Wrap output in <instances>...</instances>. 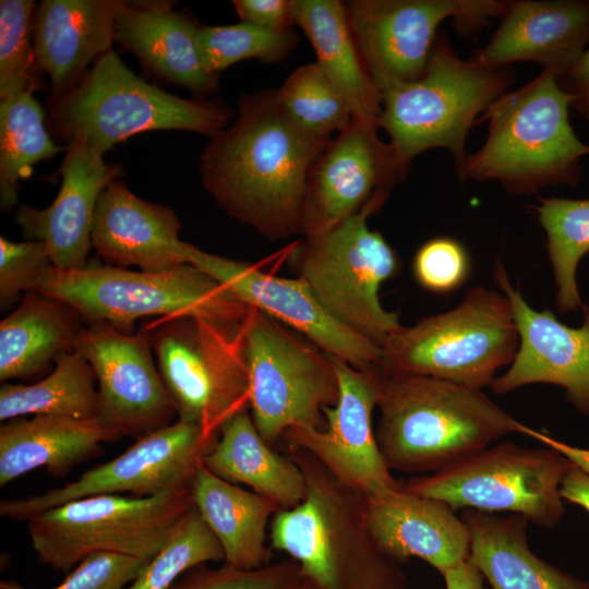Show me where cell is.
<instances>
[{
    "mask_svg": "<svg viewBox=\"0 0 589 589\" xmlns=\"http://www.w3.org/2000/svg\"><path fill=\"white\" fill-rule=\"evenodd\" d=\"M512 67H483L461 59L438 34L424 73L381 92L378 128L389 136L406 175L411 160L432 148H446L456 167L465 159L466 139L488 107L508 92Z\"/></svg>",
    "mask_w": 589,
    "mask_h": 589,
    "instance_id": "cell-5",
    "label": "cell"
},
{
    "mask_svg": "<svg viewBox=\"0 0 589 589\" xmlns=\"http://www.w3.org/2000/svg\"><path fill=\"white\" fill-rule=\"evenodd\" d=\"M216 440L200 425L178 419L136 440L118 457L72 482L26 498L1 501L0 516L27 521L49 508L83 497H148L190 486L195 469Z\"/></svg>",
    "mask_w": 589,
    "mask_h": 589,
    "instance_id": "cell-14",
    "label": "cell"
},
{
    "mask_svg": "<svg viewBox=\"0 0 589 589\" xmlns=\"http://www.w3.org/2000/svg\"><path fill=\"white\" fill-rule=\"evenodd\" d=\"M522 434L528 435L532 438H536L537 441L544 444L546 447L560 453L572 464L578 466L579 468L584 469L586 472L589 473V449L588 448H580V447L572 446L569 444H566L562 441H558L552 437L551 435L546 433L539 432L527 425Z\"/></svg>",
    "mask_w": 589,
    "mask_h": 589,
    "instance_id": "cell-47",
    "label": "cell"
},
{
    "mask_svg": "<svg viewBox=\"0 0 589 589\" xmlns=\"http://www.w3.org/2000/svg\"><path fill=\"white\" fill-rule=\"evenodd\" d=\"M518 346L508 298L473 287L456 308L393 334L382 347V369L482 389L513 362Z\"/></svg>",
    "mask_w": 589,
    "mask_h": 589,
    "instance_id": "cell-8",
    "label": "cell"
},
{
    "mask_svg": "<svg viewBox=\"0 0 589 589\" xmlns=\"http://www.w3.org/2000/svg\"><path fill=\"white\" fill-rule=\"evenodd\" d=\"M53 363V370L34 384L2 383L1 421L28 416L99 417L97 381L89 362L73 350L61 353Z\"/></svg>",
    "mask_w": 589,
    "mask_h": 589,
    "instance_id": "cell-33",
    "label": "cell"
},
{
    "mask_svg": "<svg viewBox=\"0 0 589 589\" xmlns=\"http://www.w3.org/2000/svg\"><path fill=\"white\" fill-rule=\"evenodd\" d=\"M545 231L556 287V306L569 313L581 306L576 271L589 252V199L541 197L532 206Z\"/></svg>",
    "mask_w": 589,
    "mask_h": 589,
    "instance_id": "cell-35",
    "label": "cell"
},
{
    "mask_svg": "<svg viewBox=\"0 0 589 589\" xmlns=\"http://www.w3.org/2000/svg\"><path fill=\"white\" fill-rule=\"evenodd\" d=\"M494 278L510 302L519 346L509 369L494 378L491 389L506 394L528 384L557 385L577 410L589 414V306H580L582 325L569 327L550 310L531 308L512 286L498 260Z\"/></svg>",
    "mask_w": 589,
    "mask_h": 589,
    "instance_id": "cell-19",
    "label": "cell"
},
{
    "mask_svg": "<svg viewBox=\"0 0 589 589\" xmlns=\"http://www.w3.org/2000/svg\"><path fill=\"white\" fill-rule=\"evenodd\" d=\"M83 321L70 304L35 291L0 323V380L29 378L74 350Z\"/></svg>",
    "mask_w": 589,
    "mask_h": 589,
    "instance_id": "cell-30",
    "label": "cell"
},
{
    "mask_svg": "<svg viewBox=\"0 0 589 589\" xmlns=\"http://www.w3.org/2000/svg\"><path fill=\"white\" fill-rule=\"evenodd\" d=\"M74 350L92 365L99 417L120 436L141 438L173 422V402L153 359L148 337L108 324L80 329Z\"/></svg>",
    "mask_w": 589,
    "mask_h": 589,
    "instance_id": "cell-15",
    "label": "cell"
},
{
    "mask_svg": "<svg viewBox=\"0 0 589 589\" xmlns=\"http://www.w3.org/2000/svg\"><path fill=\"white\" fill-rule=\"evenodd\" d=\"M192 506L190 486L148 497L95 495L33 516L27 531L37 558L59 572L98 552L149 561Z\"/></svg>",
    "mask_w": 589,
    "mask_h": 589,
    "instance_id": "cell-10",
    "label": "cell"
},
{
    "mask_svg": "<svg viewBox=\"0 0 589 589\" xmlns=\"http://www.w3.org/2000/svg\"><path fill=\"white\" fill-rule=\"evenodd\" d=\"M378 129L352 120L347 130L328 142L308 178L303 237L333 228L375 193L390 191L405 177L392 146L380 139Z\"/></svg>",
    "mask_w": 589,
    "mask_h": 589,
    "instance_id": "cell-18",
    "label": "cell"
},
{
    "mask_svg": "<svg viewBox=\"0 0 589 589\" xmlns=\"http://www.w3.org/2000/svg\"><path fill=\"white\" fill-rule=\"evenodd\" d=\"M46 111L32 94L0 100V206L8 212L17 204V185L32 175L33 166L67 151L56 145L46 129Z\"/></svg>",
    "mask_w": 589,
    "mask_h": 589,
    "instance_id": "cell-34",
    "label": "cell"
},
{
    "mask_svg": "<svg viewBox=\"0 0 589 589\" xmlns=\"http://www.w3.org/2000/svg\"><path fill=\"white\" fill-rule=\"evenodd\" d=\"M169 1H127L116 27L117 41L158 77L205 98L218 91V76L202 65L196 38L200 24L171 9Z\"/></svg>",
    "mask_w": 589,
    "mask_h": 589,
    "instance_id": "cell-25",
    "label": "cell"
},
{
    "mask_svg": "<svg viewBox=\"0 0 589 589\" xmlns=\"http://www.w3.org/2000/svg\"><path fill=\"white\" fill-rule=\"evenodd\" d=\"M243 323L180 315L142 326L178 419L212 435L249 405Z\"/></svg>",
    "mask_w": 589,
    "mask_h": 589,
    "instance_id": "cell-9",
    "label": "cell"
},
{
    "mask_svg": "<svg viewBox=\"0 0 589 589\" xmlns=\"http://www.w3.org/2000/svg\"><path fill=\"white\" fill-rule=\"evenodd\" d=\"M296 589H322L311 580L304 578Z\"/></svg>",
    "mask_w": 589,
    "mask_h": 589,
    "instance_id": "cell-49",
    "label": "cell"
},
{
    "mask_svg": "<svg viewBox=\"0 0 589 589\" xmlns=\"http://www.w3.org/2000/svg\"><path fill=\"white\" fill-rule=\"evenodd\" d=\"M233 111L206 98H182L133 73L111 49L70 89L51 95L46 125L58 140L99 155L146 131L184 130L214 136Z\"/></svg>",
    "mask_w": 589,
    "mask_h": 589,
    "instance_id": "cell-4",
    "label": "cell"
},
{
    "mask_svg": "<svg viewBox=\"0 0 589 589\" xmlns=\"http://www.w3.org/2000/svg\"><path fill=\"white\" fill-rule=\"evenodd\" d=\"M73 306L84 324L131 332L136 320L191 315L241 323L250 308L192 264L164 272L115 266L48 268L33 290Z\"/></svg>",
    "mask_w": 589,
    "mask_h": 589,
    "instance_id": "cell-7",
    "label": "cell"
},
{
    "mask_svg": "<svg viewBox=\"0 0 589 589\" xmlns=\"http://www.w3.org/2000/svg\"><path fill=\"white\" fill-rule=\"evenodd\" d=\"M390 191L375 193L357 213L293 247L292 264L322 308L339 324L383 347L401 328L398 313L386 311L380 288L399 268L394 249L368 219Z\"/></svg>",
    "mask_w": 589,
    "mask_h": 589,
    "instance_id": "cell-6",
    "label": "cell"
},
{
    "mask_svg": "<svg viewBox=\"0 0 589 589\" xmlns=\"http://www.w3.org/2000/svg\"><path fill=\"white\" fill-rule=\"evenodd\" d=\"M560 494L563 500L577 504L589 513V473L569 461L561 482Z\"/></svg>",
    "mask_w": 589,
    "mask_h": 589,
    "instance_id": "cell-46",
    "label": "cell"
},
{
    "mask_svg": "<svg viewBox=\"0 0 589 589\" xmlns=\"http://www.w3.org/2000/svg\"><path fill=\"white\" fill-rule=\"evenodd\" d=\"M447 589H484L482 574L466 560L443 574Z\"/></svg>",
    "mask_w": 589,
    "mask_h": 589,
    "instance_id": "cell-48",
    "label": "cell"
},
{
    "mask_svg": "<svg viewBox=\"0 0 589 589\" xmlns=\"http://www.w3.org/2000/svg\"><path fill=\"white\" fill-rule=\"evenodd\" d=\"M124 0H43L32 16L36 60L51 95L74 86L87 67L112 49Z\"/></svg>",
    "mask_w": 589,
    "mask_h": 589,
    "instance_id": "cell-24",
    "label": "cell"
},
{
    "mask_svg": "<svg viewBox=\"0 0 589 589\" xmlns=\"http://www.w3.org/2000/svg\"><path fill=\"white\" fill-rule=\"evenodd\" d=\"M67 146L58 169L61 185L53 202L41 209L22 204L14 220L26 239L45 243L53 267L81 269L87 266L98 199L123 170L82 144Z\"/></svg>",
    "mask_w": 589,
    "mask_h": 589,
    "instance_id": "cell-20",
    "label": "cell"
},
{
    "mask_svg": "<svg viewBox=\"0 0 589 589\" xmlns=\"http://www.w3.org/2000/svg\"><path fill=\"white\" fill-rule=\"evenodd\" d=\"M233 8L243 22L284 31L293 24V0H233Z\"/></svg>",
    "mask_w": 589,
    "mask_h": 589,
    "instance_id": "cell-44",
    "label": "cell"
},
{
    "mask_svg": "<svg viewBox=\"0 0 589 589\" xmlns=\"http://www.w3.org/2000/svg\"><path fill=\"white\" fill-rule=\"evenodd\" d=\"M293 24L316 55V64L347 103L353 120L378 127L382 96L368 73L352 36L345 3L293 0Z\"/></svg>",
    "mask_w": 589,
    "mask_h": 589,
    "instance_id": "cell-27",
    "label": "cell"
},
{
    "mask_svg": "<svg viewBox=\"0 0 589 589\" xmlns=\"http://www.w3.org/2000/svg\"><path fill=\"white\" fill-rule=\"evenodd\" d=\"M252 420L268 443L296 429H322L338 397L333 357L308 338L251 309L243 323Z\"/></svg>",
    "mask_w": 589,
    "mask_h": 589,
    "instance_id": "cell-11",
    "label": "cell"
},
{
    "mask_svg": "<svg viewBox=\"0 0 589 589\" xmlns=\"http://www.w3.org/2000/svg\"><path fill=\"white\" fill-rule=\"evenodd\" d=\"M364 528L393 560L419 557L442 575L468 560L469 529L442 501L398 488L364 496Z\"/></svg>",
    "mask_w": 589,
    "mask_h": 589,
    "instance_id": "cell-23",
    "label": "cell"
},
{
    "mask_svg": "<svg viewBox=\"0 0 589 589\" xmlns=\"http://www.w3.org/2000/svg\"><path fill=\"white\" fill-rule=\"evenodd\" d=\"M120 434L100 417L32 416L0 426V486L37 468L64 477Z\"/></svg>",
    "mask_w": 589,
    "mask_h": 589,
    "instance_id": "cell-26",
    "label": "cell"
},
{
    "mask_svg": "<svg viewBox=\"0 0 589 589\" xmlns=\"http://www.w3.org/2000/svg\"><path fill=\"white\" fill-rule=\"evenodd\" d=\"M218 561H225L224 550L193 505L127 589H172L181 575Z\"/></svg>",
    "mask_w": 589,
    "mask_h": 589,
    "instance_id": "cell-37",
    "label": "cell"
},
{
    "mask_svg": "<svg viewBox=\"0 0 589 589\" xmlns=\"http://www.w3.org/2000/svg\"><path fill=\"white\" fill-rule=\"evenodd\" d=\"M345 3L348 23L364 67L380 93L419 79L438 36L452 19L457 32L472 35L500 19L507 1L352 0Z\"/></svg>",
    "mask_w": 589,
    "mask_h": 589,
    "instance_id": "cell-13",
    "label": "cell"
},
{
    "mask_svg": "<svg viewBox=\"0 0 589 589\" xmlns=\"http://www.w3.org/2000/svg\"><path fill=\"white\" fill-rule=\"evenodd\" d=\"M558 83L572 96L570 107L589 122V46Z\"/></svg>",
    "mask_w": 589,
    "mask_h": 589,
    "instance_id": "cell-45",
    "label": "cell"
},
{
    "mask_svg": "<svg viewBox=\"0 0 589 589\" xmlns=\"http://www.w3.org/2000/svg\"><path fill=\"white\" fill-rule=\"evenodd\" d=\"M33 0L0 1V100L44 85L32 38Z\"/></svg>",
    "mask_w": 589,
    "mask_h": 589,
    "instance_id": "cell-39",
    "label": "cell"
},
{
    "mask_svg": "<svg viewBox=\"0 0 589 589\" xmlns=\"http://www.w3.org/2000/svg\"><path fill=\"white\" fill-rule=\"evenodd\" d=\"M194 507L219 541L225 564L241 569L264 566L265 531L278 506L269 498L228 482L202 462L191 480Z\"/></svg>",
    "mask_w": 589,
    "mask_h": 589,
    "instance_id": "cell-29",
    "label": "cell"
},
{
    "mask_svg": "<svg viewBox=\"0 0 589 589\" xmlns=\"http://www.w3.org/2000/svg\"><path fill=\"white\" fill-rule=\"evenodd\" d=\"M148 561L98 552L81 561L65 579L49 589H127ZM0 589H32L15 580H1Z\"/></svg>",
    "mask_w": 589,
    "mask_h": 589,
    "instance_id": "cell-43",
    "label": "cell"
},
{
    "mask_svg": "<svg viewBox=\"0 0 589 589\" xmlns=\"http://www.w3.org/2000/svg\"><path fill=\"white\" fill-rule=\"evenodd\" d=\"M462 519L470 534L468 560L493 589H589V584L532 553L521 515L500 517L471 509Z\"/></svg>",
    "mask_w": 589,
    "mask_h": 589,
    "instance_id": "cell-28",
    "label": "cell"
},
{
    "mask_svg": "<svg viewBox=\"0 0 589 589\" xmlns=\"http://www.w3.org/2000/svg\"><path fill=\"white\" fill-rule=\"evenodd\" d=\"M568 465L549 447L503 442L402 488L442 501L454 510H507L551 528L565 513L560 486Z\"/></svg>",
    "mask_w": 589,
    "mask_h": 589,
    "instance_id": "cell-12",
    "label": "cell"
},
{
    "mask_svg": "<svg viewBox=\"0 0 589 589\" xmlns=\"http://www.w3.org/2000/svg\"><path fill=\"white\" fill-rule=\"evenodd\" d=\"M570 101L557 75L544 70L500 96L479 119V123L488 122V136L456 167L459 179L494 180L515 194L557 184L576 185L589 144L581 142L572 128Z\"/></svg>",
    "mask_w": 589,
    "mask_h": 589,
    "instance_id": "cell-3",
    "label": "cell"
},
{
    "mask_svg": "<svg viewBox=\"0 0 589 589\" xmlns=\"http://www.w3.org/2000/svg\"><path fill=\"white\" fill-rule=\"evenodd\" d=\"M52 266L45 243L36 240L13 242L0 237V304L8 308L33 291Z\"/></svg>",
    "mask_w": 589,
    "mask_h": 589,
    "instance_id": "cell-41",
    "label": "cell"
},
{
    "mask_svg": "<svg viewBox=\"0 0 589 589\" xmlns=\"http://www.w3.org/2000/svg\"><path fill=\"white\" fill-rule=\"evenodd\" d=\"M308 481L303 501L275 514L272 544L300 565L304 578L322 589H338L341 565L363 544L354 550L347 541H341L336 504L326 491Z\"/></svg>",
    "mask_w": 589,
    "mask_h": 589,
    "instance_id": "cell-32",
    "label": "cell"
},
{
    "mask_svg": "<svg viewBox=\"0 0 589 589\" xmlns=\"http://www.w3.org/2000/svg\"><path fill=\"white\" fill-rule=\"evenodd\" d=\"M589 46V1H507L500 25L470 61L483 67L537 62L560 77Z\"/></svg>",
    "mask_w": 589,
    "mask_h": 589,
    "instance_id": "cell-22",
    "label": "cell"
},
{
    "mask_svg": "<svg viewBox=\"0 0 589 589\" xmlns=\"http://www.w3.org/2000/svg\"><path fill=\"white\" fill-rule=\"evenodd\" d=\"M205 453L202 464L217 477L243 483L283 509L303 501L309 481L291 461L274 453L247 410L233 416Z\"/></svg>",
    "mask_w": 589,
    "mask_h": 589,
    "instance_id": "cell-31",
    "label": "cell"
},
{
    "mask_svg": "<svg viewBox=\"0 0 589 589\" xmlns=\"http://www.w3.org/2000/svg\"><path fill=\"white\" fill-rule=\"evenodd\" d=\"M298 40L291 28L274 31L241 21L226 26L200 25L196 45L204 69L219 75L223 70L247 59L284 61Z\"/></svg>",
    "mask_w": 589,
    "mask_h": 589,
    "instance_id": "cell-38",
    "label": "cell"
},
{
    "mask_svg": "<svg viewBox=\"0 0 589 589\" xmlns=\"http://www.w3.org/2000/svg\"><path fill=\"white\" fill-rule=\"evenodd\" d=\"M330 140L300 129L277 89L243 94L238 116L200 158L205 190L232 218L269 240L301 233L310 171Z\"/></svg>",
    "mask_w": 589,
    "mask_h": 589,
    "instance_id": "cell-1",
    "label": "cell"
},
{
    "mask_svg": "<svg viewBox=\"0 0 589 589\" xmlns=\"http://www.w3.org/2000/svg\"><path fill=\"white\" fill-rule=\"evenodd\" d=\"M190 264L240 301L301 334L327 354L357 370L382 369V348L335 321L300 278H281L191 245Z\"/></svg>",
    "mask_w": 589,
    "mask_h": 589,
    "instance_id": "cell-16",
    "label": "cell"
},
{
    "mask_svg": "<svg viewBox=\"0 0 589 589\" xmlns=\"http://www.w3.org/2000/svg\"><path fill=\"white\" fill-rule=\"evenodd\" d=\"M304 579L297 562H281L255 569L228 564L218 568H193L172 589H296Z\"/></svg>",
    "mask_w": 589,
    "mask_h": 589,
    "instance_id": "cell-40",
    "label": "cell"
},
{
    "mask_svg": "<svg viewBox=\"0 0 589 589\" xmlns=\"http://www.w3.org/2000/svg\"><path fill=\"white\" fill-rule=\"evenodd\" d=\"M337 401L323 411L325 428L287 432L313 453L345 485L363 496L400 488L389 472L372 429L383 370L365 372L333 358Z\"/></svg>",
    "mask_w": 589,
    "mask_h": 589,
    "instance_id": "cell-17",
    "label": "cell"
},
{
    "mask_svg": "<svg viewBox=\"0 0 589 589\" xmlns=\"http://www.w3.org/2000/svg\"><path fill=\"white\" fill-rule=\"evenodd\" d=\"M277 97L300 129L320 139L332 140L353 120L347 103L316 63L296 69L277 89Z\"/></svg>",
    "mask_w": 589,
    "mask_h": 589,
    "instance_id": "cell-36",
    "label": "cell"
},
{
    "mask_svg": "<svg viewBox=\"0 0 589 589\" xmlns=\"http://www.w3.org/2000/svg\"><path fill=\"white\" fill-rule=\"evenodd\" d=\"M376 440L389 468L437 472L525 424L481 389L430 376L383 371Z\"/></svg>",
    "mask_w": 589,
    "mask_h": 589,
    "instance_id": "cell-2",
    "label": "cell"
},
{
    "mask_svg": "<svg viewBox=\"0 0 589 589\" xmlns=\"http://www.w3.org/2000/svg\"><path fill=\"white\" fill-rule=\"evenodd\" d=\"M180 227L172 208L140 199L117 179L98 199L92 248L109 266L170 271L190 264L192 244L179 238Z\"/></svg>",
    "mask_w": 589,
    "mask_h": 589,
    "instance_id": "cell-21",
    "label": "cell"
},
{
    "mask_svg": "<svg viewBox=\"0 0 589 589\" xmlns=\"http://www.w3.org/2000/svg\"><path fill=\"white\" fill-rule=\"evenodd\" d=\"M470 268L465 247L455 239L436 237L428 240L413 259V274L426 290L447 293L457 289Z\"/></svg>",
    "mask_w": 589,
    "mask_h": 589,
    "instance_id": "cell-42",
    "label": "cell"
}]
</instances>
